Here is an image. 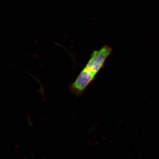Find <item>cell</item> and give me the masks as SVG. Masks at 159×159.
Segmentation results:
<instances>
[{
    "label": "cell",
    "mask_w": 159,
    "mask_h": 159,
    "mask_svg": "<svg viewBox=\"0 0 159 159\" xmlns=\"http://www.w3.org/2000/svg\"><path fill=\"white\" fill-rule=\"evenodd\" d=\"M112 48L107 45L93 51L85 67L97 74L104 67L106 59L111 54Z\"/></svg>",
    "instance_id": "1"
},
{
    "label": "cell",
    "mask_w": 159,
    "mask_h": 159,
    "mask_svg": "<svg viewBox=\"0 0 159 159\" xmlns=\"http://www.w3.org/2000/svg\"><path fill=\"white\" fill-rule=\"evenodd\" d=\"M96 75L85 67L71 84V93L76 96L82 94L87 87L94 80Z\"/></svg>",
    "instance_id": "2"
}]
</instances>
